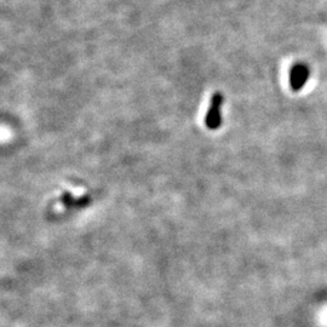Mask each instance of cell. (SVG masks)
Wrapping results in <instances>:
<instances>
[{"label": "cell", "instance_id": "1", "mask_svg": "<svg viewBox=\"0 0 327 327\" xmlns=\"http://www.w3.org/2000/svg\"><path fill=\"white\" fill-rule=\"evenodd\" d=\"M224 97L221 92L214 93L211 99L210 107H208L206 117H205V125L207 129L216 130L221 126L222 124V114H221V108L223 104Z\"/></svg>", "mask_w": 327, "mask_h": 327}, {"label": "cell", "instance_id": "2", "mask_svg": "<svg viewBox=\"0 0 327 327\" xmlns=\"http://www.w3.org/2000/svg\"><path fill=\"white\" fill-rule=\"evenodd\" d=\"M309 68L303 63L292 66L290 70V86L293 91H299L305 85L309 78Z\"/></svg>", "mask_w": 327, "mask_h": 327}]
</instances>
